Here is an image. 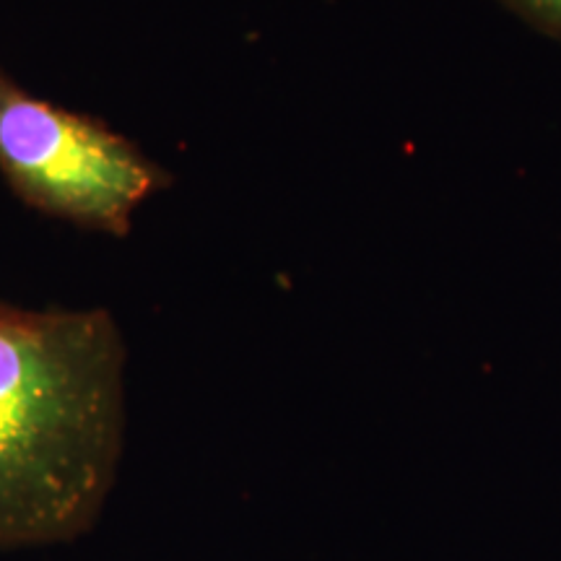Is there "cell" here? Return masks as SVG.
I'll return each mask as SVG.
<instances>
[{
  "label": "cell",
  "mask_w": 561,
  "mask_h": 561,
  "mask_svg": "<svg viewBox=\"0 0 561 561\" xmlns=\"http://www.w3.org/2000/svg\"><path fill=\"white\" fill-rule=\"evenodd\" d=\"M125 371L104 307L0 301V553L73 543L102 520L125 453Z\"/></svg>",
  "instance_id": "6da1fadb"
},
{
  "label": "cell",
  "mask_w": 561,
  "mask_h": 561,
  "mask_svg": "<svg viewBox=\"0 0 561 561\" xmlns=\"http://www.w3.org/2000/svg\"><path fill=\"white\" fill-rule=\"evenodd\" d=\"M0 178L47 219L125 240L172 174L100 117L32 94L0 66Z\"/></svg>",
  "instance_id": "7a4b0ae2"
},
{
  "label": "cell",
  "mask_w": 561,
  "mask_h": 561,
  "mask_svg": "<svg viewBox=\"0 0 561 561\" xmlns=\"http://www.w3.org/2000/svg\"><path fill=\"white\" fill-rule=\"evenodd\" d=\"M512 16H517L530 30L561 42V0H494Z\"/></svg>",
  "instance_id": "3957f363"
}]
</instances>
